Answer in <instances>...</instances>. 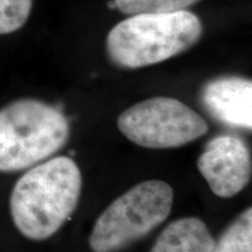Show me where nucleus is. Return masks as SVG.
<instances>
[{"label":"nucleus","instance_id":"4","mask_svg":"<svg viewBox=\"0 0 252 252\" xmlns=\"http://www.w3.org/2000/svg\"><path fill=\"white\" fill-rule=\"evenodd\" d=\"M174 200L173 188L161 180L132 187L102 213L91 231L94 252H118L165 222Z\"/></svg>","mask_w":252,"mask_h":252},{"label":"nucleus","instance_id":"6","mask_svg":"<svg viewBox=\"0 0 252 252\" xmlns=\"http://www.w3.org/2000/svg\"><path fill=\"white\" fill-rule=\"evenodd\" d=\"M197 167L213 193L229 198L241 193L250 181L251 154L242 138L219 135L206 145Z\"/></svg>","mask_w":252,"mask_h":252},{"label":"nucleus","instance_id":"3","mask_svg":"<svg viewBox=\"0 0 252 252\" xmlns=\"http://www.w3.org/2000/svg\"><path fill=\"white\" fill-rule=\"evenodd\" d=\"M68 119L58 108L20 98L0 109V172L31 168L49 159L69 139Z\"/></svg>","mask_w":252,"mask_h":252},{"label":"nucleus","instance_id":"9","mask_svg":"<svg viewBox=\"0 0 252 252\" xmlns=\"http://www.w3.org/2000/svg\"><path fill=\"white\" fill-rule=\"evenodd\" d=\"M212 252H252V209L243 213L223 232Z\"/></svg>","mask_w":252,"mask_h":252},{"label":"nucleus","instance_id":"1","mask_svg":"<svg viewBox=\"0 0 252 252\" xmlns=\"http://www.w3.org/2000/svg\"><path fill=\"white\" fill-rule=\"evenodd\" d=\"M81 189V171L70 158H53L31 167L9 198L14 225L32 241L52 237L75 212Z\"/></svg>","mask_w":252,"mask_h":252},{"label":"nucleus","instance_id":"7","mask_svg":"<svg viewBox=\"0 0 252 252\" xmlns=\"http://www.w3.org/2000/svg\"><path fill=\"white\" fill-rule=\"evenodd\" d=\"M206 111L230 127H252V81L241 76H220L209 80L200 90Z\"/></svg>","mask_w":252,"mask_h":252},{"label":"nucleus","instance_id":"10","mask_svg":"<svg viewBox=\"0 0 252 252\" xmlns=\"http://www.w3.org/2000/svg\"><path fill=\"white\" fill-rule=\"evenodd\" d=\"M198 1L200 0H112L113 6L126 15L184 11Z\"/></svg>","mask_w":252,"mask_h":252},{"label":"nucleus","instance_id":"8","mask_svg":"<svg viewBox=\"0 0 252 252\" xmlns=\"http://www.w3.org/2000/svg\"><path fill=\"white\" fill-rule=\"evenodd\" d=\"M214 244L204 222L196 217H185L162 230L151 252H212Z\"/></svg>","mask_w":252,"mask_h":252},{"label":"nucleus","instance_id":"11","mask_svg":"<svg viewBox=\"0 0 252 252\" xmlns=\"http://www.w3.org/2000/svg\"><path fill=\"white\" fill-rule=\"evenodd\" d=\"M33 8V0H0V35L24 27Z\"/></svg>","mask_w":252,"mask_h":252},{"label":"nucleus","instance_id":"5","mask_svg":"<svg viewBox=\"0 0 252 252\" xmlns=\"http://www.w3.org/2000/svg\"><path fill=\"white\" fill-rule=\"evenodd\" d=\"M119 131L146 149H176L198 139L208 124L196 111L172 97H153L125 110L117 122Z\"/></svg>","mask_w":252,"mask_h":252},{"label":"nucleus","instance_id":"2","mask_svg":"<svg viewBox=\"0 0 252 252\" xmlns=\"http://www.w3.org/2000/svg\"><path fill=\"white\" fill-rule=\"evenodd\" d=\"M203 25L189 11L131 15L106 36V53L113 64L139 69L180 55L201 40Z\"/></svg>","mask_w":252,"mask_h":252}]
</instances>
